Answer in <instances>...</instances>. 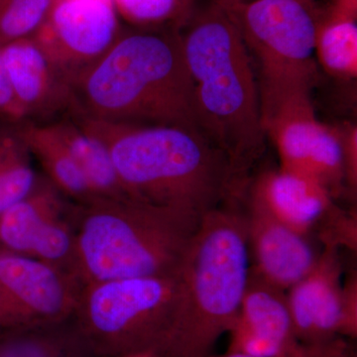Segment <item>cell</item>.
<instances>
[{"label": "cell", "mask_w": 357, "mask_h": 357, "mask_svg": "<svg viewBox=\"0 0 357 357\" xmlns=\"http://www.w3.org/2000/svg\"><path fill=\"white\" fill-rule=\"evenodd\" d=\"M192 84L195 121L222 150L243 192L266 150L255 64L225 9L211 2L178 28Z\"/></svg>", "instance_id": "6da1fadb"}, {"label": "cell", "mask_w": 357, "mask_h": 357, "mask_svg": "<svg viewBox=\"0 0 357 357\" xmlns=\"http://www.w3.org/2000/svg\"><path fill=\"white\" fill-rule=\"evenodd\" d=\"M74 117L107 148L130 198L199 215L241 198L229 159L196 129Z\"/></svg>", "instance_id": "7a4b0ae2"}, {"label": "cell", "mask_w": 357, "mask_h": 357, "mask_svg": "<svg viewBox=\"0 0 357 357\" xmlns=\"http://www.w3.org/2000/svg\"><path fill=\"white\" fill-rule=\"evenodd\" d=\"M72 93L70 114L79 116L198 130L178 29H122L112 48L73 82Z\"/></svg>", "instance_id": "3957f363"}, {"label": "cell", "mask_w": 357, "mask_h": 357, "mask_svg": "<svg viewBox=\"0 0 357 357\" xmlns=\"http://www.w3.org/2000/svg\"><path fill=\"white\" fill-rule=\"evenodd\" d=\"M250 276L245 218L229 202L202 218L178 269V297L161 357H206L236 323Z\"/></svg>", "instance_id": "277c9868"}, {"label": "cell", "mask_w": 357, "mask_h": 357, "mask_svg": "<svg viewBox=\"0 0 357 357\" xmlns=\"http://www.w3.org/2000/svg\"><path fill=\"white\" fill-rule=\"evenodd\" d=\"M73 274L82 287L177 273L204 215L133 198L73 203Z\"/></svg>", "instance_id": "5b68a950"}, {"label": "cell", "mask_w": 357, "mask_h": 357, "mask_svg": "<svg viewBox=\"0 0 357 357\" xmlns=\"http://www.w3.org/2000/svg\"><path fill=\"white\" fill-rule=\"evenodd\" d=\"M178 297V272L95 282L82 287L72 319L96 357L157 352L172 326Z\"/></svg>", "instance_id": "8992f818"}, {"label": "cell", "mask_w": 357, "mask_h": 357, "mask_svg": "<svg viewBox=\"0 0 357 357\" xmlns=\"http://www.w3.org/2000/svg\"><path fill=\"white\" fill-rule=\"evenodd\" d=\"M258 69L262 107L310 93L319 79L316 0H252L222 7Z\"/></svg>", "instance_id": "52a82bcc"}, {"label": "cell", "mask_w": 357, "mask_h": 357, "mask_svg": "<svg viewBox=\"0 0 357 357\" xmlns=\"http://www.w3.org/2000/svg\"><path fill=\"white\" fill-rule=\"evenodd\" d=\"M312 93H296L261 110L263 129L280 167L318 181L337 199L345 191L340 126L319 121Z\"/></svg>", "instance_id": "ba28073f"}, {"label": "cell", "mask_w": 357, "mask_h": 357, "mask_svg": "<svg viewBox=\"0 0 357 357\" xmlns=\"http://www.w3.org/2000/svg\"><path fill=\"white\" fill-rule=\"evenodd\" d=\"M81 289L63 270L0 250V333L72 318Z\"/></svg>", "instance_id": "9c48e42d"}, {"label": "cell", "mask_w": 357, "mask_h": 357, "mask_svg": "<svg viewBox=\"0 0 357 357\" xmlns=\"http://www.w3.org/2000/svg\"><path fill=\"white\" fill-rule=\"evenodd\" d=\"M122 29L112 0H56L33 37L72 84L112 48Z\"/></svg>", "instance_id": "30bf717a"}, {"label": "cell", "mask_w": 357, "mask_h": 357, "mask_svg": "<svg viewBox=\"0 0 357 357\" xmlns=\"http://www.w3.org/2000/svg\"><path fill=\"white\" fill-rule=\"evenodd\" d=\"M241 199L307 237L319 234L338 208L325 185L283 167L248 180Z\"/></svg>", "instance_id": "8fae6325"}, {"label": "cell", "mask_w": 357, "mask_h": 357, "mask_svg": "<svg viewBox=\"0 0 357 357\" xmlns=\"http://www.w3.org/2000/svg\"><path fill=\"white\" fill-rule=\"evenodd\" d=\"M2 58L26 121L48 122L72 112V84L34 37L8 42Z\"/></svg>", "instance_id": "7c38bea8"}, {"label": "cell", "mask_w": 357, "mask_h": 357, "mask_svg": "<svg viewBox=\"0 0 357 357\" xmlns=\"http://www.w3.org/2000/svg\"><path fill=\"white\" fill-rule=\"evenodd\" d=\"M227 351L257 357H288L304 349L296 335L285 291L250 271Z\"/></svg>", "instance_id": "4fadbf2b"}, {"label": "cell", "mask_w": 357, "mask_h": 357, "mask_svg": "<svg viewBox=\"0 0 357 357\" xmlns=\"http://www.w3.org/2000/svg\"><path fill=\"white\" fill-rule=\"evenodd\" d=\"M245 218L250 271L287 292L318 262L319 255L309 237L275 220L266 211L241 201Z\"/></svg>", "instance_id": "5bb4252c"}, {"label": "cell", "mask_w": 357, "mask_h": 357, "mask_svg": "<svg viewBox=\"0 0 357 357\" xmlns=\"http://www.w3.org/2000/svg\"><path fill=\"white\" fill-rule=\"evenodd\" d=\"M338 250L324 246L311 272L286 292L294 328L302 344H326L344 338Z\"/></svg>", "instance_id": "9a60e30c"}, {"label": "cell", "mask_w": 357, "mask_h": 357, "mask_svg": "<svg viewBox=\"0 0 357 357\" xmlns=\"http://www.w3.org/2000/svg\"><path fill=\"white\" fill-rule=\"evenodd\" d=\"M46 177L27 196L0 213V250L28 256L33 243L70 203Z\"/></svg>", "instance_id": "2e32d148"}, {"label": "cell", "mask_w": 357, "mask_h": 357, "mask_svg": "<svg viewBox=\"0 0 357 357\" xmlns=\"http://www.w3.org/2000/svg\"><path fill=\"white\" fill-rule=\"evenodd\" d=\"M20 128L33 159L43 169L44 177L66 198L77 204L98 199L50 122L24 121Z\"/></svg>", "instance_id": "e0dca14e"}, {"label": "cell", "mask_w": 357, "mask_h": 357, "mask_svg": "<svg viewBox=\"0 0 357 357\" xmlns=\"http://www.w3.org/2000/svg\"><path fill=\"white\" fill-rule=\"evenodd\" d=\"M48 122L76 160L96 198H130L119 182L107 148L84 130L74 115L66 114Z\"/></svg>", "instance_id": "ac0fdd59"}, {"label": "cell", "mask_w": 357, "mask_h": 357, "mask_svg": "<svg viewBox=\"0 0 357 357\" xmlns=\"http://www.w3.org/2000/svg\"><path fill=\"white\" fill-rule=\"evenodd\" d=\"M316 58L318 65L335 79H356L357 10L332 3L319 8Z\"/></svg>", "instance_id": "d6986e66"}, {"label": "cell", "mask_w": 357, "mask_h": 357, "mask_svg": "<svg viewBox=\"0 0 357 357\" xmlns=\"http://www.w3.org/2000/svg\"><path fill=\"white\" fill-rule=\"evenodd\" d=\"M0 357H96L70 318L0 333Z\"/></svg>", "instance_id": "ffe728a7"}, {"label": "cell", "mask_w": 357, "mask_h": 357, "mask_svg": "<svg viewBox=\"0 0 357 357\" xmlns=\"http://www.w3.org/2000/svg\"><path fill=\"white\" fill-rule=\"evenodd\" d=\"M20 124L0 135V213L27 196L41 177L33 167Z\"/></svg>", "instance_id": "44dd1931"}, {"label": "cell", "mask_w": 357, "mask_h": 357, "mask_svg": "<svg viewBox=\"0 0 357 357\" xmlns=\"http://www.w3.org/2000/svg\"><path fill=\"white\" fill-rule=\"evenodd\" d=\"M197 0H112L129 26L144 29H178L194 13Z\"/></svg>", "instance_id": "7402d4cb"}, {"label": "cell", "mask_w": 357, "mask_h": 357, "mask_svg": "<svg viewBox=\"0 0 357 357\" xmlns=\"http://www.w3.org/2000/svg\"><path fill=\"white\" fill-rule=\"evenodd\" d=\"M56 0H0V40L30 38L48 20Z\"/></svg>", "instance_id": "603a6c76"}, {"label": "cell", "mask_w": 357, "mask_h": 357, "mask_svg": "<svg viewBox=\"0 0 357 357\" xmlns=\"http://www.w3.org/2000/svg\"><path fill=\"white\" fill-rule=\"evenodd\" d=\"M344 151L345 191L354 198L357 191V128L345 122L340 126Z\"/></svg>", "instance_id": "cb8c5ba5"}, {"label": "cell", "mask_w": 357, "mask_h": 357, "mask_svg": "<svg viewBox=\"0 0 357 357\" xmlns=\"http://www.w3.org/2000/svg\"><path fill=\"white\" fill-rule=\"evenodd\" d=\"M342 337H357V276L351 272L342 283Z\"/></svg>", "instance_id": "d4e9b609"}, {"label": "cell", "mask_w": 357, "mask_h": 357, "mask_svg": "<svg viewBox=\"0 0 357 357\" xmlns=\"http://www.w3.org/2000/svg\"><path fill=\"white\" fill-rule=\"evenodd\" d=\"M351 347L344 338H337L333 342L321 344H307L303 351L288 357H340L344 356ZM206 357H257L243 352L227 351V354L215 356L211 354Z\"/></svg>", "instance_id": "484cf974"}, {"label": "cell", "mask_w": 357, "mask_h": 357, "mask_svg": "<svg viewBox=\"0 0 357 357\" xmlns=\"http://www.w3.org/2000/svg\"><path fill=\"white\" fill-rule=\"evenodd\" d=\"M0 112L10 116V119L17 123L26 121L24 114L16 102L13 89L9 84L6 66L2 58V48H0Z\"/></svg>", "instance_id": "4316f807"}, {"label": "cell", "mask_w": 357, "mask_h": 357, "mask_svg": "<svg viewBox=\"0 0 357 357\" xmlns=\"http://www.w3.org/2000/svg\"><path fill=\"white\" fill-rule=\"evenodd\" d=\"M215 3L220 7H229L234 4L245 3V2L252 1V0H213Z\"/></svg>", "instance_id": "83f0119b"}, {"label": "cell", "mask_w": 357, "mask_h": 357, "mask_svg": "<svg viewBox=\"0 0 357 357\" xmlns=\"http://www.w3.org/2000/svg\"><path fill=\"white\" fill-rule=\"evenodd\" d=\"M119 357H161L157 352L152 351L134 352V354H126Z\"/></svg>", "instance_id": "f1b7e54d"}, {"label": "cell", "mask_w": 357, "mask_h": 357, "mask_svg": "<svg viewBox=\"0 0 357 357\" xmlns=\"http://www.w3.org/2000/svg\"><path fill=\"white\" fill-rule=\"evenodd\" d=\"M333 3L340 4L347 7H352V8H357V0H330Z\"/></svg>", "instance_id": "f546056e"}, {"label": "cell", "mask_w": 357, "mask_h": 357, "mask_svg": "<svg viewBox=\"0 0 357 357\" xmlns=\"http://www.w3.org/2000/svg\"><path fill=\"white\" fill-rule=\"evenodd\" d=\"M347 357H357L356 351H354V349H351V351L349 352Z\"/></svg>", "instance_id": "4dcf8cb0"}, {"label": "cell", "mask_w": 357, "mask_h": 357, "mask_svg": "<svg viewBox=\"0 0 357 357\" xmlns=\"http://www.w3.org/2000/svg\"><path fill=\"white\" fill-rule=\"evenodd\" d=\"M351 351V349H349V351L347 352V354H344V356H340V357H347V354H349V352Z\"/></svg>", "instance_id": "1f68e13d"}]
</instances>
